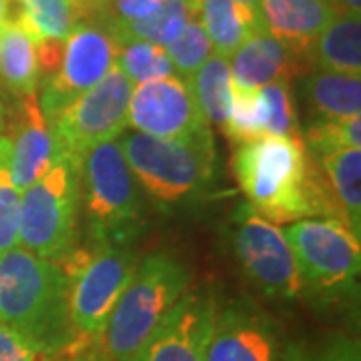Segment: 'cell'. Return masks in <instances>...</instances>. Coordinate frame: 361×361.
Here are the masks:
<instances>
[{"label":"cell","instance_id":"1","mask_svg":"<svg viewBox=\"0 0 361 361\" xmlns=\"http://www.w3.org/2000/svg\"><path fill=\"white\" fill-rule=\"evenodd\" d=\"M231 167L251 209L273 225L317 215L345 223L301 137H261L237 145Z\"/></svg>","mask_w":361,"mask_h":361},{"label":"cell","instance_id":"2","mask_svg":"<svg viewBox=\"0 0 361 361\" xmlns=\"http://www.w3.org/2000/svg\"><path fill=\"white\" fill-rule=\"evenodd\" d=\"M0 325L51 349L59 357L94 348L80 343L73 331L61 265L23 247L0 257Z\"/></svg>","mask_w":361,"mask_h":361},{"label":"cell","instance_id":"3","mask_svg":"<svg viewBox=\"0 0 361 361\" xmlns=\"http://www.w3.org/2000/svg\"><path fill=\"white\" fill-rule=\"evenodd\" d=\"M191 279V271L167 251H155L137 263L104 331L106 355L129 361L185 295Z\"/></svg>","mask_w":361,"mask_h":361},{"label":"cell","instance_id":"4","mask_svg":"<svg viewBox=\"0 0 361 361\" xmlns=\"http://www.w3.org/2000/svg\"><path fill=\"white\" fill-rule=\"evenodd\" d=\"M66 277L68 319L80 343L103 341L111 313L137 267L129 245L90 243L73 247L56 261Z\"/></svg>","mask_w":361,"mask_h":361},{"label":"cell","instance_id":"5","mask_svg":"<svg viewBox=\"0 0 361 361\" xmlns=\"http://www.w3.org/2000/svg\"><path fill=\"white\" fill-rule=\"evenodd\" d=\"M118 145L139 187L161 205H177L203 191L215 173L209 125L180 139H155L133 130Z\"/></svg>","mask_w":361,"mask_h":361},{"label":"cell","instance_id":"6","mask_svg":"<svg viewBox=\"0 0 361 361\" xmlns=\"http://www.w3.org/2000/svg\"><path fill=\"white\" fill-rule=\"evenodd\" d=\"M90 243L129 245L142 225V195L118 141L87 153L80 167Z\"/></svg>","mask_w":361,"mask_h":361},{"label":"cell","instance_id":"7","mask_svg":"<svg viewBox=\"0 0 361 361\" xmlns=\"http://www.w3.org/2000/svg\"><path fill=\"white\" fill-rule=\"evenodd\" d=\"M293 249L303 289L322 303H339L357 293L360 237L337 219H301L283 229Z\"/></svg>","mask_w":361,"mask_h":361},{"label":"cell","instance_id":"8","mask_svg":"<svg viewBox=\"0 0 361 361\" xmlns=\"http://www.w3.org/2000/svg\"><path fill=\"white\" fill-rule=\"evenodd\" d=\"M135 85L113 66L92 89L61 111L51 121L56 163L80 169L89 151L106 141H116L129 125V103Z\"/></svg>","mask_w":361,"mask_h":361},{"label":"cell","instance_id":"9","mask_svg":"<svg viewBox=\"0 0 361 361\" xmlns=\"http://www.w3.org/2000/svg\"><path fill=\"white\" fill-rule=\"evenodd\" d=\"M80 169L59 161L20 195L18 243L32 255L59 261L75 245Z\"/></svg>","mask_w":361,"mask_h":361},{"label":"cell","instance_id":"10","mask_svg":"<svg viewBox=\"0 0 361 361\" xmlns=\"http://www.w3.org/2000/svg\"><path fill=\"white\" fill-rule=\"evenodd\" d=\"M233 253L249 281L269 299H295L303 281L283 229L241 205L233 215Z\"/></svg>","mask_w":361,"mask_h":361},{"label":"cell","instance_id":"11","mask_svg":"<svg viewBox=\"0 0 361 361\" xmlns=\"http://www.w3.org/2000/svg\"><path fill=\"white\" fill-rule=\"evenodd\" d=\"M281 325L253 297L217 303L207 361H299Z\"/></svg>","mask_w":361,"mask_h":361},{"label":"cell","instance_id":"12","mask_svg":"<svg viewBox=\"0 0 361 361\" xmlns=\"http://www.w3.org/2000/svg\"><path fill=\"white\" fill-rule=\"evenodd\" d=\"M118 47L111 28L87 23H80L66 37L56 73L42 78L39 106L47 123L92 89L116 65Z\"/></svg>","mask_w":361,"mask_h":361},{"label":"cell","instance_id":"13","mask_svg":"<svg viewBox=\"0 0 361 361\" xmlns=\"http://www.w3.org/2000/svg\"><path fill=\"white\" fill-rule=\"evenodd\" d=\"M215 310L209 287H189L129 361H207Z\"/></svg>","mask_w":361,"mask_h":361},{"label":"cell","instance_id":"14","mask_svg":"<svg viewBox=\"0 0 361 361\" xmlns=\"http://www.w3.org/2000/svg\"><path fill=\"white\" fill-rule=\"evenodd\" d=\"M129 123L137 133L155 139H180L209 125L189 82L179 77L137 85L130 94Z\"/></svg>","mask_w":361,"mask_h":361},{"label":"cell","instance_id":"15","mask_svg":"<svg viewBox=\"0 0 361 361\" xmlns=\"http://www.w3.org/2000/svg\"><path fill=\"white\" fill-rule=\"evenodd\" d=\"M13 129V135H6L11 139L6 169L14 187L23 193L56 165L54 141L49 123L40 113L37 94L23 99L20 118Z\"/></svg>","mask_w":361,"mask_h":361},{"label":"cell","instance_id":"16","mask_svg":"<svg viewBox=\"0 0 361 361\" xmlns=\"http://www.w3.org/2000/svg\"><path fill=\"white\" fill-rule=\"evenodd\" d=\"M311 61L283 47L265 30L255 32L229 61L233 85L257 90L269 82H289L291 78L310 75Z\"/></svg>","mask_w":361,"mask_h":361},{"label":"cell","instance_id":"17","mask_svg":"<svg viewBox=\"0 0 361 361\" xmlns=\"http://www.w3.org/2000/svg\"><path fill=\"white\" fill-rule=\"evenodd\" d=\"M259 14L267 35L310 59L313 42L334 18L336 8L327 0H261Z\"/></svg>","mask_w":361,"mask_h":361},{"label":"cell","instance_id":"18","mask_svg":"<svg viewBox=\"0 0 361 361\" xmlns=\"http://www.w3.org/2000/svg\"><path fill=\"white\" fill-rule=\"evenodd\" d=\"M199 16L213 51L223 59H231L255 32L265 30L259 8L237 0H203Z\"/></svg>","mask_w":361,"mask_h":361},{"label":"cell","instance_id":"19","mask_svg":"<svg viewBox=\"0 0 361 361\" xmlns=\"http://www.w3.org/2000/svg\"><path fill=\"white\" fill-rule=\"evenodd\" d=\"M311 65L325 73L361 75L360 14L339 13L319 32L310 52Z\"/></svg>","mask_w":361,"mask_h":361},{"label":"cell","instance_id":"20","mask_svg":"<svg viewBox=\"0 0 361 361\" xmlns=\"http://www.w3.org/2000/svg\"><path fill=\"white\" fill-rule=\"evenodd\" d=\"M301 94L317 118L361 116V75L315 71L301 80Z\"/></svg>","mask_w":361,"mask_h":361},{"label":"cell","instance_id":"21","mask_svg":"<svg viewBox=\"0 0 361 361\" xmlns=\"http://www.w3.org/2000/svg\"><path fill=\"white\" fill-rule=\"evenodd\" d=\"M40 73L37 40L16 20L0 28V82L20 99L37 94Z\"/></svg>","mask_w":361,"mask_h":361},{"label":"cell","instance_id":"22","mask_svg":"<svg viewBox=\"0 0 361 361\" xmlns=\"http://www.w3.org/2000/svg\"><path fill=\"white\" fill-rule=\"evenodd\" d=\"M85 0H14V20L32 39L65 40L85 16Z\"/></svg>","mask_w":361,"mask_h":361},{"label":"cell","instance_id":"23","mask_svg":"<svg viewBox=\"0 0 361 361\" xmlns=\"http://www.w3.org/2000/svg\"><path fill=\"white\" fill-rule=\"evenodd\" d=\"M199 16V8L187 0H163L155 13L142 20H113L111 32L118 42L125 40H147L167 49L183 32V28Z\"/></svg>","mask_w":361,"mask_h":361},{"label":"cell","instance_id":"24","mask_svg":"<svg viewBox=\"0 0 361 361\" xmlns=\"http://www.w3.org/2000/svg\"><path fill=\"white\" fill-rule=\"evenodd\" d=\"M327 185L341 209L343 221L360 237L361 229V149H341L317 159Z\"/></svg>","mask_w":361,"mask_h":361},{"label":"cell","instance_id":"25","mask_svg":"<svg viewBox=\"0 0 361 361\" xmlns=\"http://www.w3.org/2000/svg\"><path fill=\"white\" fill-rule=\"evenodd\" d=\"M187 82L207 123H213L215 127L225 129L233 106V78L229 59L213 54Z\"/></svg>","mask_w":361,"mask_h":361},{"label":"cell","instance_id":"26","mask_svg":"<svg viewBox=\"0 0 361 361\" xmlns=\"http://www.w3.org/2000/svg\"><path fill=\"white\" fill-rule=\"evenodd\" d=\"M116 66L137 87L149 80L175 77V68L167 51L147 40H125L118 42Z\"/></svg>","mask_w":361,"mask_h":361},{"label":"cell","instance_id":"27","mask_svg":"<svg viewBox=\"0 0 361 361\" xmlns=\"http://www.w3.org/2000/svg\"><path fill=\"white\" fill-rule=\"evenodd\" d=\"M265 129H267V104L259 89H239L237 85H233L231 116L223 133H227V137L235 145H243L265 137Z\"/></svg>","mask_w":361,"mask_h":361},{"label":"cell","instance_id":"28","mask_svg":"<svg viewBox=\"0 0 361 361\" xmlns=\"http://www.w3.org/2000/svg\"><path fill=\"white\" fill-rule=\"evenodd\" d=\"M307 153L319 159L341 149H361V116L351 118H317L301 135Z\"/></svg>","mask_w":361,"mask_h":361},{"label":"cell","instance_id":"29","mask_svg":"<svg viewBox=\"0 0 361 361\" xmlns=\"http://www.w3.org/2000/svg\"><path fill=\"white\" fill-rule=\"evenodd\" d=\"M165 51L180 78L189 80L213 56V44L207 37L201 20L193 18Z\"/></svg>","mask_w":361,"mask_h":361},{"label":"cell","instance_id":"30","mask_svg":"<svg viewBox=\"0 0 361 361\" xmlns=\"http://www.w3.org/2000/svg\"><path fill=\"white\" fill-rule=\"evenodd\" d=\"M267 104L265 137H301L289 82H269L259 89Z\"/></svg>","mask_w":361,"mask_h":361},{"label":"cell","instance_id":"31","mask_svg":"<svg viewBox=\"0 0 361 361\" xmlns=\"http://www.w3.org/2000/svg\"><path fill=\"white\" fill-rule=\"evenodd\" d=\"M20 195L8 175V169L0 165V257L18 247Z\"/></svg>","mask_w":361,"mask_h":361},{"label":"cell","instance_id":"32","mask_svg":"<svg viewBox=\"0 0 361 361\" xmlns=\"http://www.w3.org/2000/svg\"><path fill=\"white\" fill-rule=\"evenodd\" d=\"M51 349L28 339L11 327L0 325V361H56Z\"/></svg>","mask_w":361,"mask_h":361},{"label":"cell","instance_id":"33","mask_svg":"<svg viewBox=\"0 0 361 361\" xmlns=\"http://www.w3.org/2000/svg\"><path fill=\"white\" fill-rule=\"evenodd\" d=\"M315 361H361L360 341L348 336H336Z\"/></svg>","mask_w":361,"mask_h":361},{"label":"cell","instance_id":"34","mask_svg":"<svg viewBox=\"0 0 361 361\" xmlns=\"http://www.w3.org/2000/svg\"><path fill=\"white\" fill-rule=\"evenodd\" d=\"M163 0H115V20H142L161 6Z\"/></svg>","mask_w":361,"mask_h":361},{"label":"cell","instance_id":"35","mask_svg":"<svg viewBox=\"0 0 361 361\" xmlns=\"http://www.w3.org/2000/svg\"><path fill=\"white\" fill-rule=\"evenodd\" d=\"M56 361H109L106 357H103L101 351H97V345L89 349H82V351H75V353H68V355H63Z\"/></svg>","mask_w":361,"mask_h":361},{"label":"cell","instance_id":"36","mask_svg":"<svg viewBox=\"0 0 361 361\" xmlns=\"http://www.w3.org/2000/svg\"><path fill=\"white\" fill-rule=\"evenodd\" d=\"M334 4V8L339 13L360 14L361 16V0H329Z\"/></svg>","mask_w":361,"mask_h":361},{"label":"cell","instance_id":"37","mask_svg":"<svg viewBox=\"0 0 361 361\" xmlns=\"http://www.w3.org/2000/svg\"><path fill=\"white\" fill-rule=\"evenodd\" d=\"M14 16V0H0V28L4 23L13 20Z\"/></svg>","mask_w":361,"mask_h":361},{"label":"cell","instance_id":"38","mask_svg":"<svg viewBox=\"0 0 361 361\" xmlns=\"http://www.w3.org/2000/svg\"><path fill=\"white\" fill-rule=\"evenodd\" d=\"M237 2H243V4L253 6V8H259V4H261V0H237Z\"/></svg>","mask_w":361,"mask_h":361},{"label":"cell","instance_id":"39","mask_svg":"<svg viewBox=\"0 0 361 361\" xmlns=\"http://www.w3.org/2000/svg\"><path fill=\"white\" fill-rule=\"evenodd\" d=\"M187 2H191V4H195V6H197V8H199V6H201V2H203V0H187Z\"/></svg>","mask_w":361,"mask_h":361},{"label":"cell","instance_id":"40","mask_svg":"<svg viewBox=\"0 0 361 361\" xmlns=\"http://www.w3.org/2000/svg\"><path fill=\"white\" fill-rule=\"evenodd\" d=\"M85 2H94L97 4V2H106V0H85Z\"/></svg>","mask_w":361,"mask_h":361},{"label":"cell","instance_id":"41","mask_svg":"<svg viewBox=\"0 0 361 361\" xmlns=\"http://www.w3.org/2000/svg\"><path fill=\"white\" fill-rule=\"evenodd\" d=\"M327 2H329V0H327Z\"/></svg>","mask_w":361,"mask_h":361}]
</instances>
